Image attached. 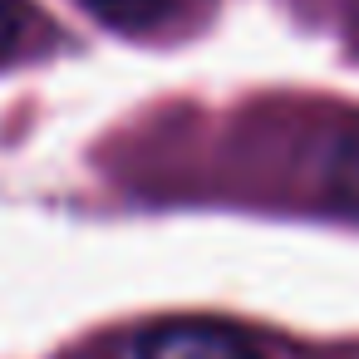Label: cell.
<instances>
[{
    "mask_svg": "<svg viewBox=\"0 0 359 359\" xmlns=\"http://www.w3.org/2000/svg\"><path fill=\"white\" fill-rule=\"evenodd\" d=\"M133 359H266L256 339L222 320H158L133 334Z\"/></svg>",
    "mask_w": 359,
    "mask_h": 359,
    "instance_id": "obj_1",
    "label": "cell"
},
{
    "mask_svg": "<svg viewBox=\"0 0 359 359\" xmlns=\"http://www.w3.org/2000/svg\"><path fill=\"white\" fill-rule=\"evenodd\" d=\"M35 30H40V15H35L30 0H0V65L25 55Z\"/></svg>",
    "mask_w": 359,
    "mask_h": 359,
    "instance_id": "obj_3",
    "label": "cell"
},
{
    "mask_svg": "<svg viewBox=\"0 0 359 359\" xmlns=\"http://www.w3.org/2000/svg\"><path fill=\"white\" fill-rule=\"evenodd\" d=\"M325 192L359 217V123H349L334 143H330V158H325Z\"/></svg>",
    "mask_w": 359,
    "mask_h": 359,
    "instance_id": "obj_2",
    "label": "cell"
},
{
    "mask_svg": "<svg viewBox=\"0 0 359 359\" xmlns=\"http://www.w3.org/2000/svg\"><path fill=\"white\" fill-rule=\"evenodd\" d=\"M84 6L118 30H148L172 11V0H84Z\"/></svg>",
    "mask_w": 359,
    "mask_h": 359,
    "instance_id": "obj_4",
    "label": "cell"
}]
</instances>
